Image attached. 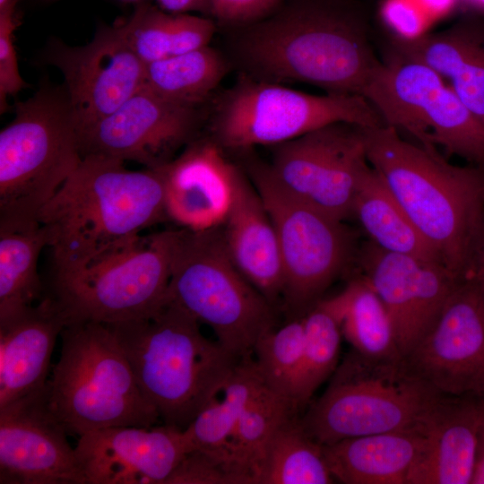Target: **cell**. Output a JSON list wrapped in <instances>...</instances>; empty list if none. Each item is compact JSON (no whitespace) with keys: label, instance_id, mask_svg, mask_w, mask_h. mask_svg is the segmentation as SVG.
I'll return each mask as SVG.
<instances>
[{"label":"cell","instance_id":"obj_1","mask_svg":"<svg viewBox=\"0 0 484 484\" xmlns=\"http://www.w3.org/2000/svg\"><path fill=\"white\" fill-rule=\"evenodd\" d=\"M253 77L363 96L382 65L366 9L355 0H299L253 22L236 43Z\"/></svg>","mask_w":484,"mask_h":484},{"label":"cell","instance_id":"obj_2","mask_svg":"<svg viewBox=\"0 0 484 484\" xmlns=\"http://www.w3.org/2000/svg\"><path fill=\"white\" fill-rule=\"evenodd\" d=\"M168 217L160 169L133 171L125 161L82 156L76 169L41 209L52 273L99 265L133 247L141 233Z\"/></svg>","mask_w":484,"mask_h":484},{"label":"cell","instance_id":"obj_3","mask_svg":"<svg viewBox=\"0 0 484 484\" xmlns=\"http://www.w3.org/2000/svg\"><path fill=\"white\" fill-rule=\"evenodd\" d=\"M364 137L368 163L445 267L469 278L484 225V167L453 165L387 125L364 127Z\"/></svg>","mask_w":484,"mask_h":484},{"label":"cell","instance_id":"obj_4","mask_svg":"<svg viewBox=\"0 0 484 484\" xmlns=\"http://www.w3.org/2000/svg\"><path fill=\"white\" fill-rule=\"evenodd\" d=\"M168 298L151 315L108 324L163 424L184 430L220 390L238 359Z\"/></svg>","mask_w":484,"mask_h":484},{"label":"cell","instance_id":"obj_5","mask_svg":"<svg viewBox=\"0 0 484 484\" xmlns=\"http://www.w3.org/2000/svg\"><path fill=\"white\" fill-rule=\"evenodd\" d=\"M82 158L64 86L46 84L16 102L13 119L0 132V229L39 224V212Z\"/></svg>","mask_w":484,"mask_h":484},{"label":"cell","instance_id":"obj_6","mask_svg":"<svg viewBox=\"0 0 484 484\" xmlns=\"http://www.w3.org/2000/svg\"><path fill=\"white\" fill-rule=\"evenodd\" d=\"M60 336V357L47 385L49 406L68 434L155 426L160 416L108 324H69Z\"/></svg>","mask_w":484,"mask_h":484},{"label":"cell","instance_id":"obj_7","mask_svg":"<svg viewBox=\"0 0 484 484\" xmlns=\"http://www.w3.org/2000/svg\"><path fill=\"white\" fill-rule=\"evenodd\" d=\"M444 396L414 375L402 358L377 359L351 350L299 421L322 445L382 432H427Z\"/></svg>","mask_w":484,"mask_h":484},{"label":"cell","instance_id":"obj_8","mask_svg":"<svg viewBox=\"0 0 484 484\" xmlns=\"http://www.w3.org/2000/svg\"><path fill=\"white\" fill-rule=\"evenodd\" d=\"M168 298L207 324L238 359L253 357L274 327L272 305L238 269L220 227L176 229Z\"/></svg>","mask_w":484,"mask_h":484},{"label":"cell","instance_id":"obj_9","mask_svg":"<svg viewBox=\"0 0 484 484\" xmlns=\"http://www.w3.org/2000/svg\"><path fill=\"white\" fill-rule=\"evenodd\" d=\"M338 122L366 128L385 125L361 95L310 94L244 75L217 102L211 129L220 146L241 151L275 146Z\"/></svg>","mask_w":484,"mask_h":484},{"label":"cell","instance_id":"obj_10","mask_svg":"<svg viewBox=\"0 0 484 484\" xmlns=\"http://www.w3.org/2000/svg\"><path fill=\"white\" fill-rule=\"evenodd\" d=\"M248 169L277 233L284 308L290 318L302 316L357 260L356 235L343 220L287 192L269 165L252 162Z\"/></svg>","mask_w":484,"mask_h":484},{"label":"cell","instance_id":"obj_11","mask_svg":"<svg viewBox=\"0 0 484 484\" xmlns=\"http://www.w3.org/2000/svg\"><path fill=\"white\" fill-rule=\"evenodd\" d=\"M175 238L176 229L142 236L133 247L99 265L52 273L45 294L66 324L147 317L167 299Z\"/></svg>","mask_w":484,"mask_h":484},{"label":"cell","instance_id":"obj_12","mask_svg":"<svg viewBox=\"0 0 484 484\" xmlns=\"http://www.w3.org/2000/svg\"><path fill=\"white\" fill-rule=\"evenodd\" d=\"M363 97L385 125L408 133L427 149L484 167V124L428 66L385 57Z\"/></svg>","mask_w":484,"mask_h":484},{"label":"cell","instance_id":"obj_13","mask_svg":"<svg viewBox=\"0 0 484 484\" xmlns=\"http://www.w3.org/2000/svg\"><path fill=\"white\" fill-rule=\"evenodd\" d=\"M367 161L364 127L338 122L275 145L269 169L287 192L344 220Z\"/></svg>","mask_w":484,"mask_h":484},{"label":"cell","instance_id":"obj_14","mask_svg":"<svg viewBox=\"0 0 484 484\" xmlns=\"http://www.w3.org/2000/svg\"><path fill=\"white\" fill-rule=\"evenodd\" d=\"M402 359L442 395L484 397V303L471 276L459 283L435 324Z\"/></svg>","mask_w":484,"mask_h":484},{"label":"cell","instance_id":"obj_15","mask_svg":"<svg viewBox=\"0 0 484 484\" xmlns=\"http://www.w3.org/2000/svg\"><path fill=\"white\" fill-rule=\"evenodd\" d=\"M200 108L167 100L143 87L116 111L79 131L82 156L101 155L158 169L193 142Z\"/></svg>","mask_w":484,"mask_h":484},{"label":"cell","instance_id":"obj_16","mask_svg":"<svg viewBox=\"0 0 484 484\" xmlns=\"http://www.w3.org/2000/svg\"><path fill=\"white\" fill-rule=\"evenodd\" d=\"M47 62L63 74L78 131L116 111L143 87L145 64L130 48L117 22L100 26L84 46L53 43Z\"/></svg>","mask_w":484,"mask_h":484},{"label":"cell","instance_id":"obj_17","mask_svg":"<svg viewBox=\"0 0 484 484\" xmlns=\"http://www.w3.org/2000/svg\"><path fill=\"white\" fill-rule=\"evenodd\" d=\"M357 261L388 312L402 358L432 328L462 281L442 264L389 252L371 240L362 244Z\"/></svg>","mask_w":484,"mask_h":484},{"label":"cell","instance_id":"obj_18","mask_svg":"<svg viewBox=\"0 0 484 484\" xmlns=\"http://www.w3.org/2000/svg\"><path fill=\"white\" fill-rule=\"evenodd\" d=\"M47 384L0 408V484H86Z\"/></svg>","mask_w":484,"mask_h":484},{"label":"cell","instance_id":"obj_19","mask_svg":"<svg viewBox=\"0 0 484 484\" xmlns=\"http://www.w3.org/2000/svg\"><path fill=\"white\" fill-rule=\"evenodd\" d=\"M74 449L86 484H164L188 451L183 430L166 424L93 430Z\"/></svg>","mask_w":484,"mask_h":484},{"label":"cell","instance_id":"obj_20","mask_svg":"<svg viewBox=\"0 0 484 484\" xmlns=\"http://www.w3.org/2000/svg\"><path fill=\"white\" fill-rule=\"evenodd\" d=\"M168 220L194 231L221 227L233 205L241 170L213 140L194 139L159 168Z\"/></svg>","mask_w":484,"mask_h":484},{"label":"cell","instance_id":"obj_21","mask_svg":"<svg viewBox=\"0 0 484 484\" xmlns=\"http://www.w3.org/2000/svg\"><path fill=\"white\" fill-rule=\"evenodd\" d=\"M385 57L423 64L441 75L484 124V14H467L433 32L387 36Z\"/></svg>","mask_w":484,"mask_h":484},{"label":"cell","instance_id":"obj_22","mask_svg":"<svg viewBox=\"0 0 484 484\" xmlns=\"http://www.w3.org/2000/svg\"><path fill=\"white\" fill-rule=\"evenodd\" d=\"M65 319L48 295L0 321V408L48 381L51 355Z\"/></svg>","mask_w":484,"mask_h":484},{"label":"cell","instance_id":"obj_23","mask_svg":"<svg viewBox=\"0 0 484 484\" xmlns=\"http://www.w3.org/2000/svg\"><path fill=\"white\" fill-rule=\"evenodd\" d=\"M484 397L444 396L407 484H471Z\"/></svg>","mask_w":484,"mask_h":484},{"label":"cell","instance_id":"obj_24","mask_svg":"<svg viewBox=\"0 0 484 484\" xmlns=\"http://www.w3.org/2000/svg\"><path fill=\"white\" fill-rule=\"evenodd\" d=\"M220 228L238 269L273 306L281 298L284 284L279 240L258 192L242 172L233 205Z\"/></svg>","mask_w":484,"mask_h":484},{"label":"cell","instance_id":"obj_25","mask_svg":"<svg viewBox=\"0 0 484 484\" xmlns=\"http://www.w3.org/2000/svg\"><path fill=\"white\" fill-rule=\"evenodd\" d=\"M427 432L369 434L323 445L334 480L345 484H407Z\"/></svg>","mask_w":484,"mask_h":484},{"label":"cell","instance_id":"obj_26","mask_svg":"<svg viewBox=\"0 0 484 484\" xmlns=\"http://www.w3.org/2000/svg\"><path fill=\"white\" fill-rule=\"evenodd\" d=\"M352 215L369 240L382 249L444 265L440 254L417 229L368 161L359 172Z\"/></svg>","mask_w":484,"mask_h":484},{"label":"cell","instance_id":"obj_27","mask_svg":"<svg viewBox=\"0 0 484 484\" xmlns=\"http://www.w3.org/2000/svg\"><path fill=\"white\" fill-rule=\"evenodd\" d=\"M117 23L144 64L209 46L215 32L209 18L170 13L146 4H139L130 17Z\"/></svg>","mask_w":484,"mask_h":484},{"label":"cell","instance_id":"obj_28","mask_svg":"<svg viewBox=\"0 0 484 484\" xmlns=\"http://www.w3.org/2000/svg\"><path fill=\"white\" fill-rule=\"evenodd\" d=\"M327 300L352 350L377 359L402 358L388 312L364 276H354L341 293Z\"/></svg>","mask_w":484,"mask_h":484},{"label":"cell","instance_id":"obj_29","mask_svg":"<svg viewBox=\"0 0 484 484\" xmlns=\"http://www.w3.org/2000/svg\"><path fill=\"white\" fill-rule=\"evenodd\" d=\"M46 246L48 236L39 223L22 229H0V321L43 298L38 261Z\"/></svg>","mask_w":484,"mask_h":484},{"label":"cell","instance_id":"obj_30","mask_svg":"<svg viewBox=\"0 0 484 484\" xmlns=\"http://www.w3.org/2000/svg\"><path fill=\"white\" fill-rule=\"evenodd\" d=\"M226 72L221 55L205 46L145 64L143 87L167 100L199 108Z\"/></svg>","mask_w":484,"mask_h":484},{"label":"cell","instance_id":"obj_31","mask_svg":"<svg viewBox=\"0 0 484 484\" xmlns=\"http://www.w3.org/2000/svg\"><path fill=\"white\" fill-rule=\"evenodd\" d=\"M297 408L267 385L240 411L230 443V462L243 484H256L268 443L277 429L297 416Z\"/></svg>","mask_w":484,"mask_h":484},{"label":"cell","instance_id":"obj_32","mask_svg":"<svg viewBox=\"0 0 484 484\" xmlns=\"http://www.w3.org/2000/svg\"><path fill=\"white\" fill-rule=\"evenodd\" d=\"M333 482L323 445L307 434L297 416L284 422L267 445L256 484Z\"/></svg>","mask_w":484,"mask_h":484},{"label":"cell","instance_id":"obj_33","mask_svg":"<svg viewBox=\"0 0 484 484\" xmlns=\"http://www.w3.org/2000/svg\"><path fill=\"white\" fill-rule=\"evenodd\" d=\"M304 345L293 403L299 411L338 366L341 324L327 299H321L304 315Z\"/></svg>","mask_w":484,"mask_h":484},{"label":"cell","instance_id":"obj_34","mask_svg":"<svg viewBox=\"0 0 484 484\" xmlns=\"http://www.w3.org/2000/svg\"><path fill=\"white\" fill-rule=\"evenodd\" d=\"M304 335L303 315L292 317L282 326L265 332L253 351L255 364L267 387L292 403Z\"/></svg>","mask_w":484,"mask_h":484},{"label":"cell","instance_id":"obj_35","mask_svg":"<svg viewBox=\"0 0 484 484\" xmlns=\"http://www.w3.org/2000/svg\"><path fill=\"white\" fill-rule=\"evenodd\" d=\"M242 409L219 392L183 430L187 452L198 450L215 457L238 479L239 484L243 483L232 468L229 450Z\"/></svg>","mask_w":484,"mask_h":484},{"label":"cell","instance_id":"obj_36","mask_svg":"<svg viewBox=\"0 0 484 484\" xmlns=\"http://www.w3.org/2000/svg\"><path fill=\"white\" fill-rule=\"evenodd\" d=\"M17 0L0 9V109L4 112L7 98L14 96L27 86L22 79L13 44V32L18 26Z\"/></svg>","mask_w":484,"mask_h":484},{"label":"cell","instance_id":"obj_37","mask_svg":"<svg viewBox=\"0 0 484 484\" xmlns=\"http://www.w3.org/2000/svg\"><path fill=\"white\" fill-rule=\"evenodd\" d=\"M164 484H239L215 457L198 450L183 456Z\"/></svg>","mask_w":484,"mask_h":484},{"label":"cell","instance_id":"obj_38","mask_svg":"<svg viewBox=\"0 0 484 484\" xmlns=\"http://www.w3.org/2000/svg\"><path fill=\"white\" fill-rule=\"evenodd\" d=\"M212 14L227 24H246L268 16L281 0H211Z\"/></svg>","mask_w":484,"mask_h":484},{"label":"cell","instance_id":"obj_39","mask_svg":"<svg viewBox=\"0 0 484 484\" xmlns=\"http://www.w3.org/2000/svg\"><path fill=\"white\" fill-rule=\"evenodd\" d=\"M160 9L170 13H189L197 12L212 14L211 0H156Z\"/></svg>","mask_w":484,"mask_h":484},{"label":"cell","instance_id":"obj_40","mask_svg":"<svg viewBox=\"0 0 484 484\" xmlns=\"http://www.w3.org/2000/svg\"><path fill=\"white\" fill-rule=\"evenodd\" d=\"M471 277L473 279L484 303V225L478 241Z\"/></svg>","mask_w":484,"mask_h":484},{"label":"cell","instance_id":"obj_41","mask_svg":"<svg viewBox=\"0 0 484 484\" xmlns=\"http://www.w3.org/2000/svg\"><path fill=\"white\" fill-rule=\"evenodd\" d=\"M471 484H484V403L478 432L475 464Z\"/></svg>","mask_w":484,"mask_h":484},{"label":"cell","instance_id":"obj_42","mask_svg":"<svg viewBox=\"0 0 484 484\" xmlns=\"http://www.w3.org/2000/svg\"><path fill=\"white\" fill-rule=\"evenodd\" d=\"M13 0H0V9L5 7Z\"/></svg>","mask_w":484,"mask_h":484},{"label":"cell","instance_id":"obj_43","mask_svg":"<svg viewBox=\"0 0 484 484\" xmlns=\"http://www.w3.org/2000/svg\"><path fill=\"white\" fill-rule=\"evenodd\" d=\"M123 1H129V2H139V1H143V0H123Z\"/></svg>","mask_w":484,"mask_h":484}]
</instances>
